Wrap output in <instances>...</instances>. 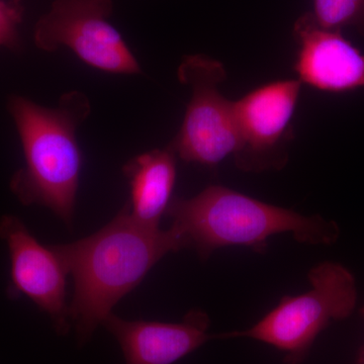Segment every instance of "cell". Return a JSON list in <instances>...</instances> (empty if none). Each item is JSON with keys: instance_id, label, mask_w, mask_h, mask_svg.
Wrapping results in <instances>:
<instances>
[{"instance_id": "1", "label": "cell", "mask_w": 364, "mask_h": 364, "mask_svg": "<svg viewBox=\"0 0 364 364\" xmlns=\"http://www.w3.org/2000/svg\"><path fill=\"white\" fill-rule=\"evenodd\" d=\"M51 246L73 277L69 318L81 343L90 339L117 301L139 286L158 261L186 248L173 228L140 224L127 205L97 233Z\"/></svg>"}, {"instance_id": "2", "label": "cell", "mask_w": 364, "mask_h": 364, "mask_svg": "<svg viewBox=\"0 0 364 364\" xmlns=\"http://www.w3.org/2000/svg\"><path fill=\"white\" fill-rule=\"evenodd\" d=\"M9 111L25 157L11 178V191L23 205L49 208L71 226L82 168L76 131L90 114V98L69 91L56 107H45L14 95Z\"/></svg>"}, {"instance_id": "3", "label": "cell", "mask_w": 364, "mask_h": 364, "mask_svg": "<svg viewBox=\"0 0 364 364\" xmlns=\"http://www.w3.org/2000/svg\"><path fill=\"white\" fill-rule=\"evenodd\" d=\"M166 215L186 248L207 260L217 249H267L274 235L291 233L299 243L326 245L338 238V226L321 215H303L263 203L222 186H210L191 198H174Z\"/></svg>"}, {"instance_id": "4", "label": "cell", "mask_w": 364, "mask_h": 364, "mask_svg": "<svg viewBox=\"0 0 364 364\" xmlns=\"http://www.w3.org/2000/svg\"><path fill=\"white\" fill-rule=\"evenodd\" d=\"M312 289L284 296L279 305L243 331L214 334L215 339L249 338L270 345L286 355L287 364H299L332 321L349 317L358 303L353 275L339 263L325 261L308 274Z\"/></svg>"}, {"instance_id": "5", "label": "cell", "mask_w": 364, "mask_h": 364, "mask_svg": "<svg viewBox=\"0 0 364 364\" xmlns=\"http://www.w3.org/2000/svg\"><path fill=\"white\" fill-rule=\"evenodd\" d=\"M226 76L223 63L205 55H188L182 60L177 77L189 86L191 97L181 130L168 146L182 161L214 167L236 152L234 102L220 90Z\"/></svg>"}, {"instance_id": "6", "label": "cell", "mask_w": 364, "mask_h": 364, "mask_svg": "<svg viewBox=\"0 0 364 364\" xmlns=\"http://www.w3.org/2000/svg\"><path fill=\"white\" fill-rule=\"evenodd\" d=\"M112 0H55L35 26L40 50L70 49L81 61L114 74H139L141 67L117 28L109 23Z\"/></svg>"}, {"instance_id": "7", "label": "cell", "mask_w": 364, "mask_h": 364, "mask_svg": "<svg viewBox=\"0 0 364 364\" xmlns=\"http://www.w3.org/2000/svg\"><path fill=\"white\" fill-rule=\"evenodd\" d=\"M301 90L299 80L274 81L234 102L238 147L233 156L239 169L260 172L286 166Z\"/></svg>"}, {"instance_id": "8", "label": "cell", "mask_w": 364, "mask_h": 364, "mask_svg": "<svg viewBox=\"0 0 364 364\" xmlns=\"http://www.w3.org/2000/svg\"><path fill=\"white\" fill-rule=\"evenodd\" d=\"M0 238L11 256V291L32 299L51 317L57 332L69 329L66 277L63 262L52 246L41 244L26 225L14 215L0 219Z\"/></svg>"}, {"instance_id": "9", "label": "cell", "mask_w": 364, "mask_h": 364, "mask_svg": "<svg viewBox=\"0 0 364 364\" xmlns=\"http://www.w3.org/2000/svg\"><path fill=\"white\" fill-rule=\"evenodd\" d=\"M299 44L294 70L301 83L331 92L364 87V55L340 31L322 28L312 13L294 26Z\"/></svg>"}, {"instance_id": "10", "label": "cell", "mask_w": 364, "mask_h": 364, "mask_svg": "<svg viewBox=\"0 0 364 364\" xmlns=\"http://www.w3.org/2000/svg\"><path fill=\"white\" fill-rule=\"evenodd\" d=\"M102 325L119 342L126 364H173L214 340L210 318L200 310L179 323L127 321L112 313Z\"/></svg>"}, {"instance_id": "11", "label": "cell", "mask_w": 364, "mask_h": 364, "mask_svg": "<svg viewBox=\"0 0 364 364\" xmlns=\"http://www.w3.org/2000/svg\"><path fill=\"white\" fill-rule=\"evenodd\" d=\"M176 155L167 146L138 155L124 165L123 171L131 188L130 203H126L135 221L146 226L159 227L166 215L176 181Z\"/></svg>"}, {"instance_id": "12", "label": "cell", "mask_w": 364, "mask_h": 364, "mask_svg": "<svg viewBox=\"0 0 364 364\" xmlns=\"http://www.w3.org/2000/svg\"><path fill=\"white\" fill-rule=\"evenodd\" d=\"M313 16L328 30L354 28L364 37V0H313Z\"/></svg>"}, {"instance_id": "13", "label": "cell", "mask_w": 364, "mask_h": 364, "mask_svg": "<svg viewBox=\"0 0 364 364\" xmlns=\"http://www.w3.org/2000/svg\"><path fill=\"white\" fill-rule=\"evenodd\" d=\"M23 16L21 0H0V47L11 50L20 47L18 28Z\"/></svg>"}, {"instance_id": "14", "label": "cell", "mask_w": 364, "mask_h": 364, "mask_svg": "<svg viewBox=\"0 0 364 364\" xmlns=\"http://www.w3.org/2000/svg\"><path fill=\"white\" fill-rule=\"evenodd\" d=\"M358 364H364V349L359 355Z\"/></svg>"}, {"instance_id": "15", "label": "cell", "mask_w": 364, "mask_h": 364, "mask_svg": "<svg viewBox=\"0 0 364 364\" xmlns=\"http://www.w3.org/2000/svg\"><path fill=\"white\" fill-rule=\"evenodd\" d=\"M361 312H363V317H364V308L363 309V311H361Z\"/></svg>"}]
</instances>
